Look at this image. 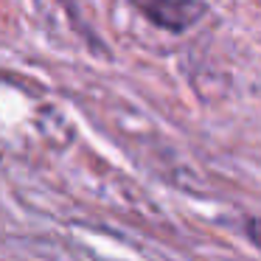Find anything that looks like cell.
Segmentation results:
<instances>
[{
    "label": "cell",
    "instance_id": "obj_1",
    "mask_svg": "<svg viewBox=\"0 0 261 261\" xmlns=\"http://www.w3.org/2000/svg\"><path fill=\"white\" fill-rule=\"evenodd\" d=\"M132 6L166 31H186L205 14V3L199 0H132Z\"/></svg>",
    "mask_w": 261,
    "mask_h": 261
},
{
    "label": "cell",
    "instance_id": "obj_2",
    "mask_svg": "<svg viewBox=\"0 0 261 261\" xmlns=\"http://www.w3.org/2000/svg\"><path fill=\"white\" fill-rule=\"evenodd\" d=\"M247 233H250V239H253V242L261 247V219H253V222H250V225H247Z\"/></svg>",
    "mask_w": 261,
    "mask_h": 261
}]
</instances>
